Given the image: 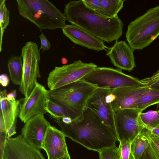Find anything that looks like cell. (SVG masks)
<instances>
[{
  "mask_svg": "<svg viewBox=\"0 0 159 159\" xmlns=\"http://www.w3.org/2000/svg\"><path fill=\"white\" fill-rule=\"evenodd\" d=\"M66 137L88 149L98 152L109 148L115 149L118 141L116 131L105 125L92 110L85 107L81 114L69 124L50 115Z\"/></svg>",
  "mask_w": 159,
  "mask_h": 159,
  "instance_id": "obj_1",
  "label": "cell"
},
{
  "mask_svg": "<svg viewBox=\"0 0 159 159\" xmlns=\"http://www.w3.org/2000/svg\"><path fill=\"white\" fill-rule=\"evenodd\" d=\"M66 20L71 24L107 43L117 41L124 24L118 17L109 18L89 9L82 0L70 1L65 5Z\"/></svg>",
  "mask_w": 159,
  "mask_h": 159,
  "instance_id": "obj_2",
  "label": "cell"
},
{
  "mask_svg": "<svg viewBox=\"0 0 159 159\" xmlns=\"http://www.w3.org/2000/svg\"><path fill=\"white\" fill-rule=\"evenodd\" d=\"M80 80L53 90H48V97L62 107L68 116L75 119L82 113L86 102L97 89Z\"/></svg>",
  "mask_w": 159,
  "mask_h": 159,
  "instance_id": "obj_3",
  "label": "cell"
},
{
  "mask_svg": "<svg viewBox=\"0 0 159 159\" xmlns=\"http://www.w3.org/2000/svg\"><path fill=\"white\" fill-rule=\"evenodd\" d=\"M19 14L40 30L62 29L66 25L64 13L47 0H17Z\"/></svg>",
  "mask_w": 159,
  "mask_h": 159,
  "instance_id": "obj_4",
  "label": "cell"
},
{
  "mask_svg": "<svg viewBox=\"0 0 159 159\" xmlns=\"http://www.w3.org/2000/svg\"><path fill=\"white\" fill-rule=\"evenodd\" d=\"M159 36V6L151 8L131 21L125 34L128 44L134 50L149 45Z\"/></svg>",
  "mask_w": 159,
  "mask_h": 159,
  "instance_id": "obj_5",
  "label": "cell"
},
{
  "mask_svg": "<svg viewBox=\"0 0 159 159\" xmlns=\"http://www.w3.org/2000/svg\"><path fill=\"white\" fill-rule=\"evenodd\" d=\"M122 70L111 67L97 66L81 80L97 88H107L111 90L125 87L148 85L138 78L124 73Z\"/></svg>",
  "mask_w": 159,
  "mask_h": 159,
  "instance_id": "obj_6",
  "label": "cell"
},
{
  "mask_svg": "<svg viewBox=\"0 0 159 159\" xmlns=\"http://www.w3.org/2000/svg\"><path fill=\"white\" fill-rule=\"evenodd\" d=\"M21 57L23 61V74L19 91L27 97L33 90L37 78L41 77L40 54L38 44L31 41L27 42L21 49Z\"/></svg>",
  "mask_w": 159,
  "mask_h": 159,
  "instance_id": "obj_7",
  "label": "cell"
},
{
  "mask_svg": "<svg viewBox=\"0 0 159 159\" xmlns=\"http://www.w3.org/2000/svg\"><path fill=\"white\" fill-rule=\"evenodd\" d=\"M97 66L93 63H84L80 60L55 66L48 74V86L50 90H53L81 80Z\"/></svg>",
  "mask_w": 159,
  "mask_h": 159,
  "instance_id": "obj_8",
  "label": "cell"
},
{
  "mask_svg": "<svg viewBox=\"0 0 159 159\" xmlns=\"http://www.w3.org/2000/svg\"><path fill=\"white\" fill-rule=\"evenodd\" d=\"M140 112L136 108L114 111L115 130L118 141L125 140L131 143L146 128L140 118Z\"/></svg>",
  "mask_w": 159,
  "mask_h": 159,
  "instance_id": "obj_9",
  "label": "cell"
},
{
  "mask_svg": "<svg viewBox=\"0 0 159 159\" xmlns=\"http://www.w3.org/2000/svg\"><path fill=\"white\" fill-rule=\"evenodd\" d=\"M47 91L43 85L37 81L29 96L19 99L18 117L22 122L25 123L35 116L47 113L45 107L48 98Z\"/></svg>",
  "mask_w": 159,
  "mask_h": 159,
  "instance_id": "obj_10",
  "label": "cell"
},
{
  "mask_svg": "<svg viewBox=\"0 0 159 159\" xmlns=\"http://www.w3.org/2000/svg\"><path fill=\"white\" fill-rule=\"evenodd\" d=\"M111 91L107 88H97L88 100L86 107L93 111L105 125L115 130L114 111L111 103L106 100Z\"/></svg>",
  "mask_w": 159,
  "mask_h": 159,
  "instance_id": "obj_11",
  "label": "cell"
},
{
  "mask_svg": "<svg viewBox=\"0 0 159 159\" xmlns=\"http://www.w3.org/2000/svg\"><path fill=\"white\" fill-rule=\"evenodd\" d=\"M2 159H45L39 150L27 143L20 134L7 138Z\"/></svg>",
  "mask_w": 159,
  "mask_h": 159,
  "instance_id": "obj_12",
  "label": "cell"
},
{
  "mask_svg": "<svg viewBox=\"0 0 159 159\" xmlns=\"http://www.w3.org/2000/svg\"><path fill=\"white\" fill-rule=\"evenodd\" d=\"M51 125L44 115H39L29 120L25 123L20 134L27 143L41 150L47 130Z\"/></svg>",
  "mask_w": 159,
  "mask_h": 159,
  "instance_id": "obj_13",
  "label": "cell"
},
{
  "mask_svg": "<svg viewBox=\"0 0 159 159\" xmlns=\"http://www.w3.org/2000/svg\"><path fill=\"white\" fill-rule=\"evenodd\" d=\"M149 85L131 86L111 90L114 99L111 103L114 111L129 108H134L138 98L149 89Z\"/></svg>",
  "mask_w": 159,
  "mask_h": 159,
  "instance_id": "obj_14",
  "label": "cell"
},
{
  "mask_svg": "<svg viewBox=\"0 0 159 159\" xmlns=\"http://www.w3.org/2000/svg\"><path fill=\"white\" fill-rule=\"evenodd\" d=\"M64 134L51 125L48 129L41 148L45 151L48 159H57L69 153Z\"/></svg>",
  "mask_w": 159,
  "mask_h": 159,
  "instance_id": "obj_15",
  "label": "cell"
},
{
  "mask_svg": "<svg viewBox=\"0 0 159 159\" xmlns=\"http://www.w3.org/2000/svg\"><path fill=\"white\" fill-rule=\"evenodd\" d=\"M106 55L114 66L129 71L136 66L134 50L125 41H116L111 47H108Z\"/></svg>",
  "mask_w": 159,
  "mask_h": 159,
  "instance_id": "obj_16",
  "label": "cell"
},
{
  "mask_svg": "<svg viewBox=\"0 0 159 159\" xmlns=\"http://www.w3.org/2000/svg\"><path fill=\"white\" fill-rule=\"evenodd\" d=\"M62 30L63 34L75 44L98 51H107L108 48L103 41L74 25H66Z\"/></svg>",
  "mask_w": 159,
  "mask_h": 159,
  "instance_id": "obj_17",
  "label": "cell"
},
{
  "mask_svg": "<svg viewBox=\"0 0 159 159\" xmlns=\"http://www.w3.org/2000/svg\"><path fill=\"white\" fill-rule=\"evenodd\" d=\"M7 94L6 89L0 92V115L2 117L7 131L17 120L19 113V100L10 101L7 98Z\"/></svg>",
  "mask_w": 159,
  "mask_h": 159,
  "instance_id": "obj_18",
  "label": "cell"
},
{
  "mask_svg": "<svg viewBox=\"0 0 159 159\" xmlns=\"http://www.w3.org/2000/svg\"><path fill=\"white\" fill-rule=\"evenodd\" d=\"M125 1V0H100V7L96 11L109 18L118 17V14L123 8Z\"/></svg>",
  "mask_w": 159,
  "mask_h": 159,
  "instance_id": "obj_19",
  "label": "cell"
},
{
  "mask_svg": "<svg viewBox=\"0 0 159 159\" xmlns=\"http://www.w3.org/2000/svg\"><path fill=\"white\" fill-rule=\"evenodd\" d=\"M147 131V128L144 129L131 143V151L134 159H139L149 144Z\"/></svg>",
  "mask_w": 159,
  "mask_h": 159,
  "instance_id": "obj_20",
  "label": "cell"
},
{
  "mask_svg": "<svg viewBox=\"0 0 159 159\" xmlns=\"http://www.w3.org/2000/svg\"><path fill=\"white\" fill-rule=\"evenodd\" d=\"M21 57H12L8 61V67L10 79L16 85L21 84L23 74V65Z\"/></svg>",
  "mask_w": 159,
  "mask_h": 159,
  "instance_id": "obj_21",
  "label": "cell"
},
{
  "mask_svg": "<svg viewBox=\"0 0 159 159\" xmlns=\"http://www.w3.org/2000/svg\"><path fill=\"white\" fill-rule=\"evenodd\" d=\"M159 104V90L149 88L137 100L134 108L142 112L149 107Z\"/></svg>",
  "mask_w": 159,
  "mask_h": 159,
  "instance_id": "obj_22",
  "label": "cell"
},
{
  "mask_svg": "<svg viewBox=\"0 0 159 159\" xmlns=\"http://www.w3.org/2000/svg\"><path fill=\"white\" fill-rule=\"evenodd\" d=\"M140 118L146 128L149 129L159 127V111L150 110L141 112Z\"/></svg>",
  "mask_w": 159,
  "mask_h": 159,
  "instance_id": "obj_23",
  "label": "cell"
},
{
  "mask_svg": "<svg viewBox=\"0 0 159 159\" xmlns=\"http://www.w3.org/2000/svg\"><path fill=\"white\" fill-rule=\"evenodd\" d=\"M6 1L5 0H0V52L2 50L3 33L9 22L10 12L7 7Z\"/></svg>",
  "mask_w": 159,
  "mask_h": 159,
  "instance_id": "obj_24",
  "label": "cell"
},
{
  "mask_svg": "<svg viewBox=\"0 0 159 159\" xmlns=\"http://www.w3.org/2000/svg\"><path fill=\"white\" fill-rule=\"evenodd\" d=\"M46 109L47 113L52 117L59 120L68 117L63 108L48 98L46 100Z\"/></svg>",
  "mask_w": 159,
  "mask_h": 159,
  "instance_id": "obj_25",
  "label": "cell"
},
{
  "mask_svg": "<svg viewBox=\"0 0 159 159\" xmlns=\"http://www.w3.org/2000/svg\"><path fill=\"white\" fill-rule=\"evenodd\" d=\"M147 133L150 143L147 149L153 159H159V137L148 129Z\"/></svg>",
  "mask_w": 159,
  "mask_h": 159,
  "instance_id": "obj_26",
  "label": "cell"
},
{
  "mask_svg": "<svg viewBox=\"0 0 159 159\" xmlns=\"http://www.w3.org/2000/svg\"><path fill=\"white\" fill-rule=\"evenodd\" d=\"M131 143L125 140L119 142V147L116 149L120 159H134L131 151Z\"/></svg>",
  "mask_w": 159,
  "mask_h": 159,
  "instance_id": "obj_27",
  "label": "cell"
},
{
  "mask_svg": "<svg viewBox=\"0 0 159 159\" xmlns=\"http://www.w3.org/2000/svg\"><path fill=\"white\" fill-rule=\"evenodd\" d=\"M98 152L100 159H120L116 150L113 148H106Z\"/></svg>",
  "mask_w": 159,
  "mask_h": 159,
  "instance_id": "obj_28",
  "label": "cell"
},
{
  "mask_svg": "<svg viewBox=\"0 0 159 159\" xmlns=\"http://www.w3.org/2000/svg\"><path fill=\"white\" fill-rule=\"evenodd\" d=\"M84 3L89 9L97 11L100 7V0H82Z\"/></svg>",
  "mask_w": 159,
  "mask_h": 159,
  "instance_id": "obj_29",
  "label": "cell"
},
{
  "mask_svg": "<svg viewBox=\"0 0 159 159\" xmlns=\"http://www.w3.org/2000/svg\"><path fill=\"white\" fill-rule=\"evenodd\" d=\"M141 81L148 85L159 81V70L152 76L140 80Z\"/></svg>",
  "mask_w": 159,
  "mask_h": 159,
  "instance_id": "obj_30",
  "label": "cell"
},
{
  "mask_svg": "<svg viewBox=\"0 0 159 159\" xmlns=\"http://www.w3.org/2000/svg\"><path fill=\"white\" fill-rule=\"evenodd\" d=\"M39 37L41 43L40 49H42L43 51H47L49 50L50 48L51 44L46 36L43 33H42Z\"/></svg>",
  "mask_w": 159,
  "mask_h": 159,
  "instance_id": "obj_31",
  "label": "cell"
},
{
  "mask_svg": "<svg viewBox=\"0 0 159 159\" xmlns=\"http://www.w3.org/2000/svg\"><path fill=\"white\" fill-rule=\"evenodd\" d=\"M9 79L6 74H2L0 76V83L3 87L7 86L9 84Z\"/></svg>",
  "mask_w": 159,
  "mask_h": 159,
  "instance_id": "obj_32",
  "label": "cell"
},
{
  "mask_svg": "<svg viewBox=\"0 0 159 159\" xmlns=\"http://www.w3.org/2000/svg\"><path fill=\"white\" fill-rule=\"evenodd\" d=\"M16 123L17 120L14 122L11 127L7 131V138H10L11 136L14 135L16 133Z\"/></svg>",
  "mask_w": 159,
  "mask_h": 159,
  "instance_id": "obj_33",
  "label": "cell"
},
{
  "mask_svg": "<svg viewBox=\"0 0 159 159\" xmlns=\"http://www.w3.org/2000/svg\"><path fill=\"white\" fill-rule=\"evenodd\" d=\"M16 90H14L7 94V99L10 101H15L16 100Z\"/></svg>",
  "mask_w": 159,
  "mask_h": 159,
  "instance_id": "obj_34",
  "label": "cell"
},
{
  "mask_svg": "<svg viewBox=\"0 0 159 159\" xmlns=\"http://www.w3.org/2000/svg\"><path fill=\"white\" fill-rule=\"evenodd\" d=\"M139 159H153L147 148Z\"/></svg>",
  "mask_w": 159,
  "mask_h": 159,
  "instance_id": "obj_35",
  "label": "cell"
},
{
  "mask_svg": "<svg viewBox=\"0 0 159 159\" xmlns=\"http://www.w3.org/2000/svg\"><path fill=\"white\" fill-rule=\"evenodd\" d=\"M150 88L159 90V81L149 85Z\"/></svg>",
  "mask_w": 159,
  "mask_h": 159,
  "instance_id": "obj_36",
  "label": "cell"
},
{
  "mask_svg": "<svg viewBox=\"0 0 159 159\" xmlns=\"http://www.w3.org/2000/svg\"><path fill=\"white\" fill-rule=\"evenodd\" d=\"M61 120L64 123L67 124L70 123L72 121V119L69 117H64Z\"/></svg>",
  "mask_w": 159,
  "mask_h": 159,
  "instance_id": "obj_37",
  "label": "cell"
},
{
  "mask_svg": "<svg viewBox=\"0 0 159 159\" xmlns=\"http://www.w3.org/2000/svg\"><path fill=\"white\" fill-rule=\"evenodd\" d=\"M149 130L152 133L159 137V127L152 129Z\"/></svg>",
  "mask_w": 159,
  "mask_h": 159,
  "instance_id": "obj_38",
  "label": "cell"
},
{
  "mask_svg": "<svg viewBox=\"0 0 159 159\" xmlns=\"http://www.w3.org/2000/svg\"><path fill=\"white\" fill-rule=\"evenodd\" d=\"M57 159H71L69 153L66 155Z\"/></svg>",
  "mask_w": 159,
  "mask_h": 159,
  "instance_id": "obj_39",
  "label": "cell"
},
{
  "mask_svg": "<svg viewBox=\"0 0 159 159\" xmlns=\"http://www.w3.org/2000/svg\"><path fill=\"white\" fill-rule=\"evenodd\" d=\"M61 61L62 64H65L67 63L68 60L66 58L64 57H62L61 58Z\"/></svg>",
  "mask_w": 159,
  "mask_h": 159,
  "instance_id": "obj_40",
  "label": "cell"
},
{
  "mask_svg": "<svg viewBox=\"0 0 159 159\" xmlns=\"http://www.w3.org/2000/svg\"></svg>",
  "mask_w": 159,
  "mask_h": 159,
  "instance_id": "obj_41",
  "label": "cell"
}]
</instances>
